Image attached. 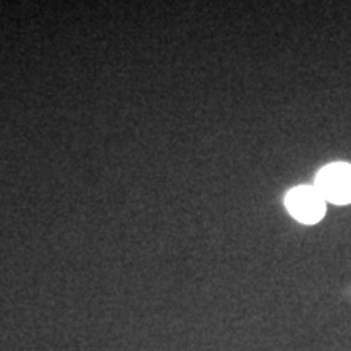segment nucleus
<instances>
[{
	"label": "nucleus",
	"mask_w": 351,
	"mask_h": 351,
	"mask_svg": "<svg viewBox=\"0 0 351 351\" xmlns=\"http://www.w3.org/2000/svg\"><path fill=\"white\" fill-rule=\"evenodd\" d=\"M288 212L295 217L298 221L306 225H314L322 219L326 213V199L315 187L302 186L288 192L285 199Z\"/></svg>",
	"instance_id": "obj_2"
},
{
	"label": "nucleus",
	"mask_w": 351,
	"mask_h": 351,
	"mask_svg": "<svg viewBox=\"0 0 351 351\" xmlns=\"http://www.w3.org/2000/svg\"><path fill=\"white\" fill-rule=\"evenodd\" d=\"M315 189L332 204L345 205L351 202V165L333 163L320 171Z\"/></svg>",
	"instance_id": "obj_1"
}]
</instances>
